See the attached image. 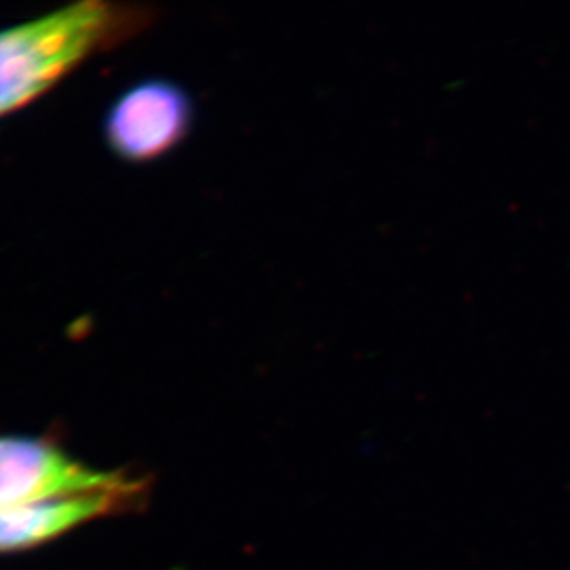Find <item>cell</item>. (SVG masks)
Segmentation results:
<instances>
[{
	"mask_svg": "<svg viewBox=\"0 0 570 570\" xmlns=\"http://www.w3.org/2000/svg\"><path fill=\"white\" fill-rule=\"evenodd\" d=\"M142 480L91 468L47 438L0 436V507L125 490Z\"/></svg>",
	"mask_w": 570,
	"mask_h": 570,
	"instance_id": "2",
	"label": "cell"
},
{
	"mask_svg": "<svg viewBox=\"0 0 570 570\" xmlns=\"http://www.w3.org/2000/svg\"><path fill=\"white\" fill-rule=\"evenodd\" d=\"M146 480L125 490L56 497L0 507V554L39 549L108 517L126 515L146 501Z\"/></svg>",
	"mask_w": 570,
	"mask_h": 570,
	"instance_id": "4",
	"label": "cell"
},
{
	"mask_svg": "<svg viewBox=\"0 0 570 570\" xmlns=\"http://www.w3.org/2000/svg\"><path fill=\"white\" fill-rule=\"evenodd\" d=\"M148 6L86 0L0 30V119L150 27Z\"/></svg>",
	"mask_w": 570,
	"mask_h": 570,
	"instance_id": "1",
	"label": "cell"
},
{
	"mask_svg": "<svg viewBox=\"0 0 570 570\" xmlns=\"http://www.w3.org/2000/svg\"><path fill=\"white\" fill-rule=\"evenodd\" d=\"M193 98L168 80H145L129 87L109 108L104 137L115 156L150 163L184 142L193 128Z\"/></svg>",
	"mask_w": 570,
	"mask_h": 570,
	"instance_id": "3",
	"label": "cell"
}]
</instances>
